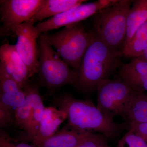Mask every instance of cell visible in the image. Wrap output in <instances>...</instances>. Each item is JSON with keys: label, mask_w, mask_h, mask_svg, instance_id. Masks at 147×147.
<instances>
[{"label": "cell", "mask_w": 147, "mask_h": 147, "mask_svg": "<svg viewBox=\"0 0 147 147\" xmlns=\"http://www.w3.org/2000/svg\"><path fill=\"white\" fill-rule=\"evenodd\" d=\"M0 67L14 79L23 89L28 83V70L16 52L15 45L7 42L1 45Z\"/></svg>", "instance_id": "30bf717a"}, {"label": "cell", "mask_w": 147, "mask_h": 147, "mask_svg": "<svg viewBox=\"0 0 147 147\" xmlns=\"http://www.w3.org/2000/svg\"><path fill=\"white\" fill-rule=\"evenodd\" d=\"M1 93H11L19 91L23 89L18 83L0 67Z\"/></svg>", "instance_id": "44dd1931"}, {"label": "cell", "mask_w": 147, "mask_h": 147, "mask_svg": "<svg viewBox=\"0 0 147 147\" xmlns=\"http://www.w3.org/2000/svg\"><path fill=\"white\" fill-rule=\"evenodd\" d=\"M26 100V96L23 89L16 92L0 94V104L13 110L24 105Z\"/></svg>", "instance_id": "d6986e66"}, {"label": "cell", "mask_w": 147, "mask_h": 147, "mask_svg": "<svg viewBox=\"0 0 147 147\" xmlns=\"http://www.w3.org/2000/svg\"><path fill=\"white\" fill-rule=\"evenodd\" d=\"M31 20L19 25L13 34L17 37L16 52L26 66L29 78L37 73L38 67V38L39 34Z\"/></svg>", "instance_id": "9c48e42d"}, {"label": "cell", "mask_w": 147, "mask_h": 147, "mask_svg": "<svg viewBox=\"0 0 147 147\" xmlns=\"http://www.w3.org/2000/svg\"><path fill=\"white\" fill-rule=\"evenodd\" d=\"M96 90L98 108L111 118L119 116L124 119L135 91L119 78L103 80Z\"/></svg>", "instance_id": "8992f818"}, {"label": "cell", "mask_w": 147, "mask_h": 147, "mask_svg": "<svg viewBox=\"0 0 147 147\" xmlns=\"http://www.w3.org/2000/svg\"><path fill=\"white\" fill-rule=\"evenodd\" d=\"M115 147H147V142L128 129Z\"/></svg>", "instance_id": "7402d4cb"}, {"label": "cell", "mask_w": 147, "mask_h": 147, "mask_svg": "<svg viewBox=\"0 0 147 147\" xmlns=\"http://www.w3.org/2000/svg\"><path fill=\"white\" fill-rule=\"evenodd\" d=\"M0 147H37L28 142L19 141L11 138L3 129L0 131Z\"/></svg>", "instance_id": "cb8c5ba5"}, {"label": "cell", "mask_w": 147, "mask_h": 147, "mask_svg": "<svg viewBox=\"0 0 147 147\" xmlns=\"http://www.w3.org/2000/svg\"><path fill=\"white\" fill-rule=\"evenodd\" d=\"M93 31L91 42L77 71L78 88L84 92L96 90L100 82L110 79L123 65L122 52L109 46Z\"/></svg>", "instance_id": "7a4b0ae2"}, {"label": "cell", "mask_w": 147, "mask_h": 147, "mask_svg": "<svg viewBox=\"0 0 147 147\" xmlns=\"http://www.w3.org/2000/svg\"><path fill=\"white\" fill-rule=\"evenodd\" d=\"M147 47V20L137 29L128 45L123 49L122 53L126 58L139 57Z\"/></svg>", "instance_id": "ac0fdd59"}, {"label": "cell", "mask_w": 147, "mask_h": 147, "mask_svg": "<svg viewBox=\"0 0 147 147\" xmlns=\"http://www.w3.org/2000/svg\"><path fill=\"white\" fill-rule=\"evenodd\" d=\"M67 118L65 112L55 106L45 107L38 131L32 144L42 142L53 136Z\"/></svg>", "instance_id": "4fadbf2b"}, {"label": "cell", "mask_w": 147, "mask_h": 147, "mask_svg": "<svg viewBox=\"0 0 147 147\" xmlns=\"http://www.w3.org/2000/svg\"><path fill=\"white\" fill-rule=\"evenodd\" d=\"M137 58H140L143 60H144L147 62V47L146 48V50H144L142 55L139 57Z\"/></svg>", "instance_id": "4316f807"}, {"label": "cell", "mask_w": 147, "mask_h": 147, "mask_svg": "<svg viewBox=\"0 0 147 147\" xmlns=\"http://www.w3.org/2000/svg\"><path fill=\"white\" fill-rule=\"evenodd\" d=\"M92 132H78L64 128L44 141L33 144L37 147H77Z\"/></svg>", "instance_id": "5bb4252c"}, {"label": "cell", "mask_w": 147, "mask_h": 147, "mask_svg": "<svg viewBox=\"0 0 147 147\" xmlns=\"http://www.w3.org/2000/svg\"><path fill=\"white\" fill-rule=\"evenodd\" d=\"M124 119L129 125L147 123V94L145 92L135 91Z\"/></svg>", "instance_id": "e0dca14e"}, {"label": "cell", "mask_w": 147, "mask_h": 147, "mask_svg": "<svg viewBox=\"0 0 147 147\" xmlns=\"http://www.w3.org/2000/svg\"><path fill=\"white\" fill-rule=\"evenodd\" d=\"M45 34L48 42L64 61L77 71L91 42L93 31H87L79 23L66 26L53 34Z\"/></svg>", "instance_id": "5b68a950"}, {"label": "cell", "mask_w": 147, "mask_h": 147, "mask_svg": "<svg viewBox=\"0 0 147 147\" xmlns=\"http://www.w3.org/2000/svg\"><path fill=\"white\" fill-rule=\"evenodd\" d=\"M45 0H1V37L14 36L16 27L30 20Z\"/></svg>", "instance_id": "52a82bcc"}, {"label": "cell", "mask_w": 147, "mask_h": 147, "mask_svg": "<svg viewBox=\"0 0 147 147\" xmlns=\"http://www.w3.org/2000/svg\"><path fill=\"white\" fill-rule=\"evenodd\" d=\"M118 1L117 0H99L94 2L82 3L46 21L39 22L35 26L36 29L40 35L61 27L80 23Z\"/></svg>", "instance_id": "ba28073f"}, {"label": "cell", "mask_w": 147, "mask_h": 147, "mask_svg": "<svg viewBox=\"0 0 147 147\" xmlns=\"http://www.w3.org/2000/svg\"><path fill=\"white\" fill-rule=\"evenodd\" d=\"M84 0H45L41 8L30 19L34 23L41 22L86 2Z\"/></svg>", "instance_id": "2e32d148"}, {"label": "cell", "mask_w": 147, "mask_h": 147, "mask_svg": "<svg viewBox=\"0 0 147 147\" xmlns=\"http://www.w3.org/2000/svg\"><path fill=\"white\" fill-rule=\"evenodd\" d=\"M52 101L66 113L68 127L78 132H97L110 139L117 137L127 126L116 123L89 100L76 99L69 94L57 96Z\"/></svg>", "instance_id": "6da1fadb"}, {"label": "cell", "mask_w": 147, "mask_h": 147, "mask_svg": "<svg viewBox=\"0 0 147 147\" xmlns=\"http://www.w3.org/2000/svg\"><path fill=\"white\" fill-rule=\"evenodd\" d=\"M107 139L102 134L91 132L77 147H110L107 144Z\"/></svg>", "instance_id": "603a6c76"}, {"label": "cell", "mask_w": 147, "mask_h": 147, "mask_svg": "<svg viewBox=\"0 0 147 147\" xmlns=\"http://www.w3.org/2000/svg\"><path fill=\"white\" fill-rule=\"evenodd\" d=\"M38 67L37 73L44 86L57 89L71 85L78 88V74L65 63L48 42L45 34L38 38Z\"/></svg>", "instance_id": "3957f363"}, {"label": "cell", "mask_w": 147, "mask_h": 147, "mask_svg": "<svg viewBox=\"0 0 147 147\" xmlns=\"http://www.w3.org/2000/svg\"><path fill=\"white\" fill-rule=\"evenodd\" d=\"M132 1L120 0L94 14V30L109 46L122 52Z\"/></svg>", "instance_id": "277c9868"}, {"label": "cell", "mask_w": 147, "mask_h": 147, "mask_svg": "<svg viewBox=\"0 0 147 147\" xmlns=\"http://www.w3.org/2000/svg\"><path fill=\"white\" fill-rule=\"evenodd\" d=\"M30 104L27 99L24 105L15 110L14 125L19 129L24 130V132L30 121Z\"/></svg>", "instance_id": "ffe728a7"}, {"label": "cell", "mask_w": 147, "mask_h": 147, "mask_svg": "<svg viewBox=\"0 0 147 147\" xmlns=\"http://www.w3.org/2000/svg\"><path fill=\"white\" fill-rule=\"evenodd\" d=\"M31 106L30 116L28 124L23 136L16 140L32 143L36 136L40 123L45 107L40 93L38 87L29 82L23 88Z\"/></svg>", "instance_id": "8fae6325"}, {"label": "cell", "mask_w": 147, "mask_h": 147, "mask_svg": "<svg viewBox=\"0 0 147 147\" xmlns=\"http://www.w3.org/2000/svg\"><path fill=\"white\" fill-rule=\"evenodd\" d=\"M15 110L0 104V127L7 128L14 125Z\"/></svg>", "instance_id": "d4e9b609"}, {"label": "cell", "mask_w": 147, "mask_h": 147, "mask_svg": "<svg viewBox=\"0 0 147 147\" xmlns=\"http://www.w3.org/2000/svg\"><path fill=\"white\" fill-rule=\"evenodd\" d=\"M128 129L131 130L147 142V123L134 124L128 125Z\"/></svg>", "instance_id": "484cf974"}, {"label": "cell", "mask_w": 147, "mask_h": 147, "mask_svg": "<svg viewBox=\"0 0 147 147\" xmlns=\"http://www.w3.org/2000/svg\"><path fill=\"white\" fill-rule=\"evenodd\" d=\"M118 75L135 91H147V62L139 58L131 59L130 62L123 64Z\"/></svg>", "instance_id": "7c38bea8"}, {"label": "cell", "mask_w": 147, "mask_h": 147, "mask_svg": "<svg viewBox=\"0 0 147 147\" xmlns=\"http://www.w3.org/2000/svg\"><path fill=\"white\" fill-rule=\"evenodd\" d=\"M127 19L126 34L123 49L128 45L137 29L147 20V0L133 1Z\"/></svg>", "instance_id": "9a60e30c"}]
</instances>
